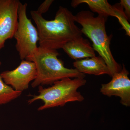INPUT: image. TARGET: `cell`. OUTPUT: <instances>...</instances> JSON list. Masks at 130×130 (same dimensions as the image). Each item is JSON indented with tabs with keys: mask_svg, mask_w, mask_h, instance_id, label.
Masks as SVG:
<instances>
[{
	"mask_svg": "<svg viewBox=\"0 0 130 130\" xmlns=\"http://www.w3.org/2000/svg\"><path fill=\"white\" fill-rule=\"evenodd\" d=\"M113 7L115 13V18L118 20L122 29L125 31L126 35L130 37V25L125 14L123 8L119 3L113 5Z\"/></svg>",
	"mask_w": 130,
	"mask_h": 130,
	"instance_id": "13",
	"label": "cell"
},
{
	"mask_svg": "<svg viewBox=\"0 0 130 130\" xmlns=\"http://www.w3.org/2000/svg\"><path fill=\"white\" fill-rule=\"evenodd\" d=\"M53 0H46L38 7L36 10L39 14L42 15L48 11L50 6L54 2Z\"/></svg>",
	"mask_w": 130,
	"mask_h": 130,
	"instance_id": "14",
	"label": "cell"
},
{
	"mask_svg": "<svg viewBox=\"0 0 130 130\" xmlns=\"http://www.w3.org/2000/svg\"><path fill=\"white\" fill-rule=\"evenodd\" d=\"M0 76L7 85L14 90L22 92L28 89L30 83L36 79V65L32 61L22 60L16 69L3 72Z\"/></svg>",
	"mask_w": 130,
	"mask_h": 130,
	"instance_id": "7",
	"label": "cell"
},
{
	"mask_svg": "<svg viewBox=\"0 0 130 130\" xmlns=\"http://www.w3.org/2000/svg\"><path fill=\"white\" fill-rule=\"evenodd\" d=\"M129 72L124 64L119 72L112 76L111 80L106 84H102L100 91L104 95L112 96L120 98V103L126 107L130 106V79Z\"/></svg>",
	"mask_w": 130,
	"mask_h": 130,
	"instance_id": "8",
	"label": "cell"
},
{
	"mask_svg": "<svg viewBox=\"0 0 130 130\" xmlns=\"http://www.w3.org/2000/svg\"><path fill=\"white\" fill-rule=\"evenodd\" d=\"M75 22L82 26V33L90 39L93 47L105 61L111 73V77L119 72L122 67L115 59L110 45L112 35L108 36L106 29L108 17L102 15L95 17L88 10H82L74 15Z\"/></svg>",
	"mask_w": 130,
	"mask_h": 130,
	"instance_id": "2",
	"label": "cell"
},
{
	"mask_svg": "<svg viewBox=\"0 0 130 130\" xmlns=\"http://www.w3.org/2000/svg\"><path fill=\"white\" fill-rule=\"evenodd\" d=\"M86 81L84 78H66L55 82L51 87L44 88L39 86L38 95H35L28 100L29 104L35 101L41 100L44 103L38 108V111L54 107L64 106L67 103L82 102L84 98L77 90L85 85Z\"/></svg>",
	"mask_w": 130,
	"mask_h": 130,
	"instance_id": "4",
	"label": "cell"
},
{
	"mask_svg": "<svg viewBox=\"0 0 130 130\" xmlns=\"http://www.w3.org/2000/svg\"><path fill=\"white\" fill-rule=\"evenodd\" d=\"M75 69L81 73L100 76L111 73L105 61L101 56H93L75 60L73 63Z\"/></svg>",
	"mask_w": 130,
	"mask_h": 130,
	"instance_id": "10",
	"label": "cell"
},
{
	"mask_svg": "<svg viewBox=\"0 0 130 130\" xmlns=\"http://www.w3.org/2000/svg\"><path fill=\"white\" fill-rule=\"evenodd\" d=\"M62 48L70 58L75 60L96 56L95 51L89 40L82 36L67 43Z\"/></svg>",
	"mask_w": 130,
	"mask_h": 130,
	"instance_id": "9",
	"label": "cell"
},
{
	"mask_svg": "<svg viewBox=\"0 0 130 130\" xmlns=\"http://www.w3.org/2000/svg\"><path fill=\"white\" fill-rule=\"evenodd\" d=\"M21 93L22 92L14 90L11 86L7 85L0 76V105L15 100L20 96Z\"/></svg>",
	"mask_w": 130,
	"mask_h": 130,
	"instance_id": "12",
	"label": "cell"
},
{
	"mask_svg": "<svg viewBox=\"0 0 130 130\" xmlns=\"http://www.w3.org/2000/svg\"><path fill=\"white\" fill-rule=\"evenodd\" d=\"M120 5L124 9L125 14L128 21H129L130 18V0H121Z\"/></svg>",
	"mask_w": 130,
	"mask_h": 130,
	"instance_id": "15",
	"label": "cell"
},
{
	"mask_svg": "<svg viewBox=\"0 0 130 130\" xmlns=\"http://www.w3.org/2000/svg\"><path fill=\"white\" fill-rule=\"evenodd\" d=\"M19 0H0V50L13 37L18 23Z\"/></svg>",
	"mask_w": 130,
	"mask_h": 130,
	"instance_id": "6",
	"label": "cell"
},
{
	"mask_svg": "<svg viewBox=\"0 0 130 130\" xmlns=\"http://www.w3.org/2000/svg\"><path fill=\"white\" fill-rule=\"evenodd\" d=\"M30 14L37 26L40 47L57 50L82 36L74 15L67 8L60 6L53 20H46L36 10L31 11Z\"/></svg>",
	"mask_w": 130,
	"mask_h": 130,
	"instance_id": "1",
	"label": "cell"
},
{
	"mask_svg": "<svg viewBox=\"0 0 130 130\" xmlns=\"http://www.w3.org/2000/svg\"><path fill=\"white\" fill-rule=\"evenodd\" d=\"M27 3L20 2L18 11V23L13 37L16 41V47L22 60L26 59L37 49L39 35L37 29L26 14Z\"/></svg>",
	"mask_w": 130,
	"mask_h": 130,
	"instance_id": "5",
	"label": "cell"
},
{
	"mask_svg": "<svg viewBox=\"0 0 130 130\" xmlns=\"http://www.w3.org/2000/svg\"><path fill=\"white\" fill-rule=\"evenodd\" d=\"M57 50L38 47L34 54L25 60L35 63L37 71L36 79L31 84L33 88L43 85H52L66 78H84L85 75L76 69L65 67L58 56Z\"/></svg>",
	"mask_w": 130,
	"mask_h": 130,
	"instance_id": "3",
	"label": "cell"
},
{
	"mask_svg": "<svg viewBox=\"0 0 130 130\" xmlns=\"http://www.w3.org/2000/svg\"><path fill=\"white\" fill-rule=\"evenodd\" d=\"M82 3L87 4L92 11L98 13V15L115 17L113 6L107 0H73L71 5L73 7L76 8Z\"/></svg>",
	"mask_w": 130,
	"mask_h": 130,
	"instance_id": "11",
	"label": "cell"
}]
</instances>
